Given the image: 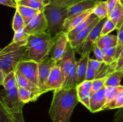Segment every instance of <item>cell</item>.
I'll list each match as a JSON object with an SVG mask.
<instances>
[{
    "label": "cell",
    "instance_id": "cell-1",
    "mask_svg": "<svg viewBox=\"0 0 123 122\" xmlns=\"http://www.w3.org/2000/svg\"><path fill=\"white\" fill-rule=\"evenodd\" d=\"M79 102L76 87L54 90L49 114L53 122H70L74 108Z\"/></svg>",
    "mask_w": 123,
    "mask_h": 122
},
{
    "label": "cell",
    "instance_id": "cell-2",
    "mask_svg": "<svg viewBox=\"0 0 123 122\" xmlns=\"http://www.w3.org/2000/svg\"><path fill=\"white\" fill-rule=\"evenodd\" d=\"M27 41L12 42L0 51V70L5 74L15 71L18 63L28 59Z\"/></svg>",
    "mask_w": 123,
    "mask_h": 122
},
{
    "label": "cell",
    "instance_id": "cell-3",
    "mask_svg": "<svg viewBox=\"0 0 123 122\" xmlns=\"http://www.w3.org/2000/svg\"><path fill=\"white\" fill-rule=\"evenodd\" d=\"M56 36L51 38L48 32L29 36L26 44L28 60L39 62L48 57Z\"/></svg>",
    "mask_w": 123,
    "mask_h": 122
},
{
    "label": "cell",
    "instance_id": "cell-4",
    "mask_svg": "<svg viewBox=\"0 0 123 122\" xmlns=\"http://www.w3.org/2000/svg\"><path fill=\"white\" fill-rule=\"evenodd\" d=\"M67 6L49 4L44 6L43 13L48 23V32L54 38L62 32L63 25L67 18Z\"/></svg>",
    "mask_w": 123,
    "mask_h": 122
},
{
    "label": "cell",
    "instance_id": "cell-5",
    "mask_svg": "<svg viewBox=\"0 0 123 122\" xmlns=\"http://www.w3.org/2000/svg\"><path fill=\"white\" fill-rule=\"evenodd\" d=\"M0 98L12 114L23 111L25 104L19 99L18 86L8 90L4 89L0 90Z\"/></svg>",
    "mask_w": 123,
    "mask_h": 122
},
{
    "label": "cell",
    "instance_id": "cell-6",
    "mask_svg": "<svg viewBox=\"0 0 123 122\" xmlns=\"http://www.w3.org/2000/svg\"><path fill=\"white\" fill-rule=\"evenodd\" d=\"M107 18L100 20L92 31L90 32L88 37L84 42L75 49V51L80 55H83L86 53H90L92 51L93 46L97 42V39L100 37V32L103 23Z\"/></svg>",
    "mask_w": 123,
    "mask_h": 122
},
{
    "label": "cell",
    "instance_id": "cell-7",
    "mask_svg": "<svg viewBox=\"0 0 123 122\" xmlns=\"http://www.w3.org/2000/svg\"><path fill=\"white\" fill-rule=\"evenodd\" d=\"M38 63L32 60H23L17 65L18 69L31 83L39 88L38 83Z\"/></svg>",
    "mask_w": 123,
    "mask_h": 122
},
{
    "label": "cell",
    "instance_id": "cell-8",
    "mask_svg": "<svg viewBox=\"0 0 123 122\" xmlns=\"http://www.w3.org/2000/svg\"><path fill=\"white\" fill-rule=\"evenodd\" d=\"M75 50L70 46L68 43L63 56L58 62L56 63V64L59 66L62 72L64 82L70 72L72 68L77 62L75 57Z\"/></svg>",
    "mask_w": 123,
    "mask_h": 122
},
{
    "label": "cell",
    "instance_id": "cell-9",
    "mask_svg": "<svg viewBox=\"0 0 123 122\" xmlns=\"http://www.w3.org/2000/svg\"><path fill=\"white\" fill-rule=\"evenodd\" d=\"M24 31L29 35L44 33L48 31V23L43 12H40L24 27Z\"/></svg>",
    "mask_w": 123,
    "mask_h": 122
},
{
    "label": "cell",
    "instance_id": "cell-10",
    "mask_svg": "<svg viewBox=\"0 0 123 122\" xmlns=\"http://www.w3.org/2000/svg\"><path fill=\"white\" fill-rule=\"evenodd\" d=\"M68 43L69 41L67 37V33L61 32L57 35L56 39L49 53L50 58L56 63L58 62L63 56Z\"/></svg>",
    "mask_w": 123,
    "mask_h": 122
},
{
    "label": "cell",
    "instance_id": "cell-11",
    "mask_svg": "<svg viewBox=\"0 0 123 122\" xmlns=\"http://www.w3.org/2000/svg\"><path fill=\"white\" fill-rule=\"evenodd\" d=\"M64 78L62 72L58 65L55 64L50 70L45 84L44 92L55 90L62 87Z\"/></svg>",
    "mask_w": 123,
    "mask_h": 122
},
{
    "label": "cell",
    "instance_id": "cell-12",
    "mask_svg": "<svg viewBox=\"0 0 123 122\" xmlns=\"http://www.w3.org/2000/svg\"><path fill=\"white\" fill-rule=\"evenodd\" d=\"M38 83L39 89L42 93H44L45 84L49 74L52 67L56 64V62L50 58L49 56L43 61L38 62Z\"/></svg>",
    "mask_w": 123,
    "mask_h": 122
},
{
    "label": "cell",
    "instance_id": "cell-13",
    "mask_svg": "<svg viewBox=\"0 0 123 122\" xmlns=\"http://www.w3.org/2000/svg\"><path fill=\"white\" fill-rule=\"evenodd\" d=\"M105 104V87L104 86L91 94L89 110L92 113L102 111V108Z\"/></svg>",
    "mask_w": 123,
    "mask_h": 122
},
{
    "label": "cell",
    "instance_id": "cell-14",
    "mask_svg": "<svg viewBox=\"0 0 123 122\" xmlns=\"http://www.w3.org/2000/svg\"><path fill=\"white\" fill-rule=\"evenodd\" d=\"M92 8H91L81 13L74 14L66 18L64 23L62 32L67 33L73 29L77 25L80 23L92 14Z\"/></svg>",
    "mask_w": 123,
    "mask_h": 122
},
{
    "label": "cell",
    "instance_id": "cell-15",
    "mask_svg": "<svg viewBox=\"0 0 123 122\" xmlns=\"http://www.w3.org/2000/svg\"><path fill=\"white\" fill-rule=\"evenodd\" d=\"M91 81H84L76 87L78 101L89 110L91 96Z\"/></svg>",
    "mask_w": 123,
    "mask_h": 122
},
{
    "label": "cell",
    "instance_id": "cell-16",
    "mask_svg": "<svg viewBox=\"0 0 123 122\" xmlns=\"http://www.w3.org/2000/svg\"><path fill=\"white\" fill-rule=\"evenodd\" d=\"M98 1L99 0H83L70 6L67 9V17L91 9L96 6Z\"/></svg>",
    "mask_w": 123,
    "mask_h": 122
},
{
    "label": "cell",
    "instance_id": "cell-17",
    "mask_svg": "<svg viewBox=\"0 0 123 122\" xmlns=\"http://www.w3.org/2000/svg\"><path fill=\"white\" fill-rule=\"evenodd\" d=\"M100 19L98 18H97L92 23L90 24L87 28L85 29L84 30H83L82 31L80 32V33H78L73 39H72L71 41H69V44L70 45V46L72 47L73 49H74L75 50L83 42L85 41V39H86V37H88V35H89V33H90L91 31H92V29L94 28V26H96V24L98 23V22L99 21Z\"/></svg>",
    "mask_w": 123,
    "mask_h": 122
},
{
    "label": "cell",
    "instance_id": "cell-18",
    "mask_svg": "<svg viewBox=\"0 0 123 122\" xmlns=\"http://www.w3.org/2000/svg\"><path fill=\"white\" fill-rule=\"evenodd\" d=\"M107 18L115 24L117 30L123 25V6L120 1L117 3L115 8Z\"/></svg>",
    "mask_w": 123,
    "mask_h": 122
},
{
    "label": "cell",
    "instance_id": "cell-19",
    "mask_svg": "<svg viewBox=\"0 0 123 122\" xmlns=\"http://www.w3.org/2000/svg\"><path fill=\"white\" fill-rule=\"evenodd\" d=\"M90 53H86L81 55V57L77 61V74H78V83L85 81V74L87 69V64L88 59L90 58Z\"/></svg>",
    "mask_w": 123,
    "mask_h": 122
},
{
    "label": "cell",
    "instance_id": "cell-20",
    "mask_svg": "<svg viewBox=\"0 0 123 122\" xmlns=\"http://www.w3.org/2000/svg\"><path fill=\"white\" fill-rule=\"evenodd\" d=\"M14 71H15L16 77L17 85H18V86L26 89L29 90L34 92V93H40L42 94H43L38 87H37V86L34 85L32 83H31L18 69H16Z\"/></svg>",
    "mask_w": 123,
    "mask_h": 122
},
{
    "label": "cell",
    "instance_id": "cell-21",
    "mask_svg": "<svg viewBox=\"0 0 123 122\" xmlns=\"http://www.w3.org/2000/svg\"><path fill=\"white\" fill-rule=\"evenodd\" d=\"M97 18V17L92 13V14H91L90 16L88 17L85 20H84V21L80 23H79V25H77L73 29H72V31H70L69 32H68V33H67L68 41H71L72 39H73L78 33H80L81 31H82L83 30L85 29L86 28H87L88 26L90 24L92 23Z\"/></svg>",
    "mask_w": 123,
    "mask_h": 122
},
{
    "label": "cell",
    "instance_id": "cell-22",
    "mask_svg": "<svg viewBox=\"0 0 123 122\" xmlns=\"http://www.w3.org/2000/svg\"><path fill=\"white\" fill-rule=\"evenodd\" d=\"M16 10L22 17L25 25H27L36 16L40 13V11L33 9L28 7L16 4Z\"/></svg>",
    "mask_w": 123,
    "mask_h": 122
},
{
    "label": "cell",
    "instance_id": "cell-23",
    "mask_svg": "<svg viewBox=\"0 0 123 122\" xmlns=\"http://www.w3.org/2000/svg\"><path fill=\"white\" fill-rule=\"evenodd\" d=\"M18 92L19 99L25 104L30 102L36 101L38 99V97L42 94L40 93H34L29 90L19 87V86H18Z\"/></svg>",
    "mask_w": 123,
    "mask_h": 122
},
{
    "label": "cell",
    "instance_id": "cell-24",
    "mask_svg": "<svg viewBox=\"0 0 123 122\" xmlns=\"http://www.w3.org/2000/svg\"><path fill=\"white\" fill-rule=\"evenodd\" d=\"M117 43V35L108 34L100 37L96 44L101 49H103L108 47L116 46Z\"/></svg>",
    "mask_w": 123,
    "mask_h": 122
},
{
    "label": "cell",
    "instance_id": "cell-25",
    "mask_svg": "<svg viewBox=\"0 0 123 122\" xmlns=\"http://www.w3.org/2000/svg\"><path fill=\"white\" fill-rule=\"evenodd\" d=\"M123 75V72L115 71L106 77L105 87H118L121 85V81Z\"/></svg>",
    "mask_w": 123,
    "mask_h": 122
},
{
    "label": "cell",
    "instance_id": "cell-26",
    "mask_svg": "<svg viewBox=\"0 0 123 122\" xmlns=\"http://www.w3.org/2000/svg\"><path fill=\"white\" fill-rule=\"evenodd\" d=\"M92 13L100 20L108 17V8L106 1H98L92 8Z\"/></svg>",
    "mask_w": 123,
    "mask_h": 122
},
{
    "label": "cell",
    "instance_id": "cell-27",
    "mask_svg": "<svg viewBox=\"0 0 123 122\" xmlns=\"http://www.w3.org/2000/svg\"><path fill=\"white\" fill-rule=\"evenodd\" d=\"M123 89H121L117 95L115 96L114 99L107 103L102 108L103 110H109L112 109H119L120 108H123Z\"/></svg>",
    "mask_w": 123,
    "mask_h": 122
},
{
    "label": "cell",
    "instance_id": "cell-28",
    "mask_svg": "<svg viewBox=\"0 0 123 122\" xmlns=\"http://www.w3.org/2000/svg\"><path fill=\"white\" fill-rule=\"evenodd\" d=\"M2 86L4 87V89L6 90L10 89L11 88H13L14 86H18L16 77L14 71L10 72L9 73L5 75L3 81H2Z\"/></svg>",
    "mask_w": 123,
    "mask_h": 122
},
{
    "label": "cell",
    "instance_id": "cell-29",
    "mask_svg": "<svg viewBox=\"0 0 123 122\" xmlns=\"http://www.w3.org/2000/svg\"><path fill=\"white\" fill-rule=\"evenodd\" d=\"M16 4L28 7L33 9L37 10L41 12H43L44 11V6H45L42 2L33 1V0H21L17 2Z\"/></svg>",
    "mask_w": 123,
    "mask_h": 122
},
{
    "label": "cell",
    "instance_id": "cell-30",
    "mask_svg": "<svg viewBox=\"0 0 123 122\" xmlns=\"http://www.w3.org/2000/svg\"><path fill=\"white\" fill-rule=\"evenodd\" d=\"M103 54V62H105L107 64L112 63L115 61L114 57H115V51H116V47H108L105 49H102Z\"/></svg>",
    "mask_w": 123,
    "mask_h": 122
},
{
    "label": "cell",
    "instance_id": "cell-31",
    "mask_svg": "<svg viewBox=\"0 0 123 122\" xmlns=\"http://www.w3.org/2000/svg\"><path fill=\"white\" fill-rule=\"evenodd\" d=\"M123 89V87L121 85L118 86V87H111V86L105 87L106 104L109 102L112 99H114L115 96L117 95L118 92Z\"/></svg>",
    "mask_w": 123,
    "mask_h": 122
},
{
    "label": "cell",
    "instance_id": "cell-32",
    "mask_svg": "<svg viewBox=\"0 0 123 122\" xmlns=\"http://www.w3.org/2000/svg\"><path fill=\"white\" fill-rule=\"evenodd\" d=\"M123 25L118 29H117V43L116 45V51H115L114 60L116 61L120 56V54L123 51Z\"/></svg>",
    "mask_w": 123,
    "mask_h": 122
},
{
    "label": "cell",
    "instance_id": "cell-33",
    "mask_svg": "<svg viewBox=\"0 0 123 122\" xmlns=\"http://www.w3.org/2000/svg\"><path fill=\"white\" fill-rule=\"evenodd\" d=\"M25 26V24L22 17L16 10L15 14H14V17H13V22H12V29L15 32L20 29L24 28Z\"/></svg>",
    "mask_w": 123,
    "mask_h": 122
},
{
    "label": "cell",
    "instance_id": "cell-34",
    "mask_svg": "<svg viewBox=\"0 0 123 122\" xmlns=\"http://www.w3.org/2000/svg\"><path fill=\"white\" fill-rule=\"evenodd\" d=\"M115 29H116L115 24L110 19L107 18L102 28V30H101L100 32V37L101 36L109 34L110 32H112Z\"/></svg>",
    "mask_w": 123,
    "mask_h": 122
},
{
    "label": "cell",
    "instance_id": "cell-35",
    "mask_svg": "<svg viewBox=\"0 0 123 122\" xmlns=\"http://www.w3.org/2000/svg\"><path fill=\"white\" fill-rule=\"evenodd\" d=\"M29 36L30 35L25 32L24 28H21L14 32V37L12 42L18 43L20 41H27Z\"/></svg>",
    "mask_w": 123,
    "mask_h": 122
},
{
    "label": "cell",
    "instance_id": "cell-36",
    "mask_svg": "<svg viewBox=\"0 0 123 122\" xmlns=\"http://www.w3.org/2000/svg\"><path fill=\"white\" fill-rule=\"evenodd\" d=\"M12 116V113L6 107L5 104L0 98V122H4L8 117Z\"/></svg>",
    "mask_w": 123,
    "mask_h": 122
},
{
    "label": "cell",
    "instance_id": "cell-37",
    "mask_svg": "<svg viewBox=\"0 0 123 122\" xmlns=\"http://www.w3.org/2000/svg\"><path fill=\"white\" fill-rule=\"evenodd\" d=\"M106 77L99 79H95L91 81V94L94 92L98 90L102 87H104Z\"/></svg>",
    "mask_w": 123,
    "mask_h": 122
},
{
    "label": "cell",
    "instance_id": "cell-38",
    "mask_svg": "<svg viewBox=\"0 0 123 122\" xmlns=\"http://www.w3.org/2000/svg\"><path fill=\"white\" fill-rule=\"evenodd\" d=\"M83 0H49V4L70 7Z\"/></svg>",
    "mask_w": 123,
    "mask_h": 122
},
{
    "label": "cell",
    "instance_id": "cell-39",
    "mask_svg": "<svg viewBox=\"0 0 123 122\" xmlns=\"http://www.w3.org/2000/svg\"><path fill=\"white\" fill-rule=\"evenodd\" d=\"M102 63V62H99V61H97L96 59L89 58L88 61L87 67L88 68H90V69H92V71H94L96 72L98 70V68H100Z\"/></svg>",
    "mask_w": 123,
    "mask_h": 122
},
{
    "label": "cell",
    "instance_id": "cell-40",
    "mask_svg": "<svg viewBox=\"0 0 123 122\" xmlns=\"http://www.w3.org/2000/svg\"><path fill=\"white\" fill-rule=\"evenodd\" d=\"M92 51H93L94 55L97 61H99V62H103V54L102 49L98 47L97 45V44H95L93 46V49H92Z\"/></svg>",
    "mask_w": 123,
    "mask_h": 122
},
{
    "label": "cell",
    "instance_id": "cell-41",
    "mask_svg": "<svg viewBox=\"0 0 123 122\" xmlns=\"http://www.w3.org/2000/svg\"><path fill=\"white\" fill-rule=\"evenodd\" d=\"M13 122H25L23 116V111L12 114Z\"/></svg>",
    "mask_w": 123,
    "mask_h": 122
},
{
    "label": "cell",
    "instance_id": "cell-42",
    "mask_svg": "<svg viewBox=\"0 0 123 122\" xmlns=\"http://www.w3.org/2000/svg\"><path fill=\"white\" fill-rule=\"evenodd\" d=\"M118 1H120V0H107L106 1L107 4V8H108V16L111 13L112 11L114 10L115 6H116L117 3Z\"/></svg>",
    "mask_w": 123,
    "mask_h": 122
},
{
    "label": "cell",
    "instance_id": "cell-43",
    "mask_svg": "<svg viewBox=\"0 0 123 122\" xmlns=\"http://www.w3.org/2000/svg\"><path fill=\"white\" fill-rule=\"evenodd\" d=\"M116 62V67L115 71H123V51L120 54V56L118 57L117 59L115 61Z\"/></svg>",
    "mask_w": 123,
    "mask_h": 122
},
{
    "label": "cell",
    "instance_id": "cell-44",
    "mask_svg": "<svg viewBox=\"0 0 123 122\" xmlns=\"http://www.w3.org/2000/svg\"><path fill=\"white\" fill-rule=\"evenodd\" d=\"M95 79V72L88 68L86 69V74H85V81H92Z\"/></svg>",
    "mask_w": 123,
    "mask_h": 122
},
{
    "label": "cell",
    "instance_id": "cell-45",
    "mask_svg": "<svg viewBox=\"0 0 123 122\" xmlns=\"http://www.w3.org/2000/svg\"><path fill=\"white\" fill-rule=\"evenodd\" d=\"M0 4L12 8H16V3L14 2V0H0Z\"/></svg>",
    "mask_w": 123,
    "mask_h": 122
},
{
    "label": "cell",
    "instance_id": "cell-46",
    "mask_svg": "<svg viewBox=\"0 0 123 122\" xmlns=\"http://www.w3.org/2000/svg\"><path fill=\"white\" fill-rule=\"evenodd\" d=\"M120 110L117 112L114 116V122H123V108H119Z\"/></svg>",
    "mask_w": 123,
    "mask_h": 122
},
{
    "label": "cell",
    "instance_id": "cell-47",
    "mask_svg": "<svg viewBox=\"0 0 123 122\" xmlns=\"http://www.w3.org/2000/svg\"><path fill=\"white\" fill-rule=\"evenodd\" d=\"M6 74L3 72L1 70H0V86H2V81H3L4 78Z\"/></svg>",
    "mask_w": 123,
    "mask_h": 122
},
{
    "label": "cell",
    "instance_id": "cell-48",
    "mask_svg": "<svg viewBox=\"0 0 123 122\" xmlns=\"http://www.w3.org/2000/svg\"><path fill=\"white\" fill-rule=\"evenodd\" d=\"M42 1L44 6H46L49 4V0H42Z\"/></svg>",
    "mask_w": 123,
    "mask_h": 122
},
{
    "label": "cell",
    "instance_id": "cell-49",
    "mask_svg": "<svg viewBox=\"0 0 123 122\" xmlns=\"http://www.w3.org/2000/svg\"><path fill=\"white\" fill-rule=\"evenodd\" d=\"M4 122H13V120H12V117L7 118Z\"/></svg>",
    "mask_w": 123,
    "mask_h": 122
},
{
    "label": "cell",
    "instance_id": "cell-50",
    "mask_svg": "<svg viewBox=\"0 0 123 122\" xmlns=\"http://www.w3.org/2000/svg\"><path fill=\"white\" fill-rule=\"evenodd\" d=\"M14 2H16V3H17V2H19V1H21V0H14Z\"/></svg>",
    "mask_w": 123,
    "mask_h": 122
},
{
    "label": "cell",
    "instance_id": "cell-51",
    "mask_svg": "<svg viewBox=\"0 0 123 122\" xmlns=\"http://www.w3.org/2000/svg\"><path fill=\"white\" fill-rule=\"evenodd\" d=\"M33 1H40V2H42V0H33Z\"/></svg>",
    "mask_w": 123,
    "mask_h": 122
},
{
    "label": "cell",
    "instance_id": "cell-52",
    "mask_svg": "<svg viewBox=\"0 0 123 122\" xmlns=\"http://www.w3.org/2000/svg\"><path fill=\"white\" fill-rule=\"evenodd\" d=\"M1 50H2V49H0V51H1Z\"/></svg>",
    "mask_w": 123,
    "mask_h": 122
}]
</instances>
